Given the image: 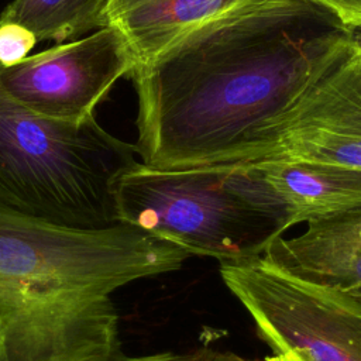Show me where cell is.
I'll return each mask as SVG.
<instances>
[{
    "mask_svg": "<svg viewBox=\"0 0 361 361\" xmlns=\"http://www.w3.org/2000/svg\"><path fill=\"white\" fill-rule=\"evenodd\" d=\"M350 42L351 28L309 0H254L200 25L128 75L141 164L231 165Z\"/></svg>",
    "mask_w": 361,
    "mask_h": 361,
    "instance_id": "obj_1",
    "label": "cell"
},
{
    "mask_svg": "<svg viewBox=\"0 0 361 361\" xmlns=\"http://www.w3.org/2000/svg\"><path fill=\"white\" fill-rule=\"evenodd\" d=\"M190 257L131 224L72 227L0 204V361L121 355L113 292Z\"/></svg>",
    "mask_w": 361,
    "mask_h": 361,
    "instance_id": "obj_2",
    "label": "cell"
},
{
    "mask_svg": "<svg viewBox=\"0 0 361 361\" xmlns=\"http://www.w3.org/2000/svg\"><path fill=\"white\" fill-rule=\"evenodd\" d=\"M113 199L118 223L220 262L262 257L296 224L255 165L161 171L137 161L116 179Z\"/></svg>",
    "mask_w": 361,
    "mask_h": 361,
    "instance_id": "obj_3",
    "label": "cell"
},
{
    "mask_svg": "<svg viewBox=\"0 0 361 361\" xmlns=\"http://www.w3.org/2000/svg\"><path fill=\"white\" fill-rule=\"evenodd\" d=\"M135 147L89 116L58 120L0 96V204L47 221L103 228L117 221L113 186Z\"/></svg>",
    "mask_w": 361,
    "mask_h": 361,
    "instance_id": "obj_4",
    "label": "cell"
},
{
    "mask_svg": "<svg viewBox=\"0 0 361 361\" xmlns=\"http://www.w3.org/2000/svg\"><path fill=\"white\" fill-rule=\"evenodd\" d=\"M220 276L272 355L361 361V302L290 276L264 257L220 262Z\"/></svg>",
    "mask_w": 361,
    "mask_h": 361,
    "instance_id": "obj_5",
    "label": "cell"
},
{
    "mask_svg": "<svg viewBox=\"0 0 361 361\" xmlns=\"http://www.w3.org/2000/svg\"><path fill=\"white\" fill-rule=\"evenodd\" d=\"M134 66L123 37L100 27L18 63H0V96L44 117L83 120Z\"/></svg>",
    "mask_w": 361,
    "mask_h": 361,
    "instance_id": "obj_6",
    "label": "cell"
},
{
    "mask_svg": "<svg viewBox=\"0 0 361 361\" xmlns=\"http://www.w3.org/2000/svg\"><path fill=\"white\" fill-rule=\"evenodd\" d=\"M292 238H275L264 258L279 271L361 302V204L312 219Z\"/></svg>",
    "mask_w": 361,
    "mask_h": 361,
    "instance_id": "obj_7",
    "label": "cell"
},
{
    "mask_svg": "<svg viewBox=\"0 0 361 361\" xmlns=\"http://www.w3.org/2000/svg\"><path fill=\"white\" fill-rule=\"evenodd\" d=\"M251 1L104 0L102 27L123 37L137 66L151 62L200 25Z\"/></svg>",
    "mask_w": 361,
    "mask_h": 361,
    "instance_id": "obj_8",
    "label": "cell"
},
{
    "mask_svg": "<svg viewBox=\"0 0 361 361\" xmlns=\"http://www.w3.org/2000/svg\"><path fill=\"white\" fill-rule=\"evenodd\" d=\"M255 165L289 204L296 224L361 204V169L310 161H269Z\"/></svg>",
    "mask_w": 361,
    "mask_h": 361,
    "instance_id": "obj_9",
    "label": "cell"
},
{
    "mask_svg": "<svg viewBox=\"0 0 361 361\" xmlns=\"http://www.w3.org/2000/svg\"><path fill=\"white\" fill-rule=\"evenodd\" d=\"M269 161H310L361 169V137L316 127L267 130L230 166Z\"/></svg>",
    "mask_w": 361,
    "mask_h": 361,
    "instance_id": "obj_10",
    "label": "cell"
},
{
    "mask_svg": "<svg viewBox=\"0 0 361 361\" xmlns=\"http://www.w3.org/2000/svg\"><path fill=\"white\" fill-rule=\"evenodd\" d=\"M104 0H13L0 13V23L28 28L37 41H73L103 24Z\"/></svg>",
    "mask_w": 361,
    "mask_h": 361,
    "instance_id": "obj_11",
    "label": "cell"
},
{
    "mask_svg": "<svg viewBox=\"0 0 361 361\" xmlns=\"http://www.w3.org/2000/svg\"><path fill=\"white\" fill-rule=\"evenodd\" d=\"M37 42L35 35L28 28L16 23H0V63L21 62Z\"/></svg>",
    "mask_w": 361,
    "mask_h": 361,
    "instance_id": "obj_12",
    "label": "cell"
},
{
    "mask_svg": "<svg viewBox=\"0 0 361 361\" xmlns=\"http://www.w3.org/2000/svg\"><path fill=\"white\" fill-rule=\"evenodd\" d=\"M109 361H258V360H248L234 353L216 351L212 348H197L183 354L159 353V354L140 355V357H128L126 354H121Z\"/></svg>",
    "mask_w": 361,
    "mask_h": 361,
    "instance_id": "obj_13",
    "label": "cell"
},
{
    "mask_svg": "<svg viewBox=\"0 0 361 361\" xmlns=\"http://www.w3.org/2000/svg\"><path fill=\"white\" fill-rule=\"evenodd\" d=\"M333 13L344 25H361V0H309Z\"/></svg>",
    "mask_w": 361,
    "mask_h": 361,
    "instance_id": "obj_14",
    "label": "cell"
},
{
    "mask_svg": "<svg viewBox=\"0 0 361 361\" xmlns=\"http://www.w3.org/2000/svg\"><path fill=\"white\" fill-rule=\"evenodd\" d=\"M268 361H300V360L290 355H271Z\"/></svg>",
    "mask_w": 361,
    "mask_h": 361,
    "instance_id": "obj_15",
    "label": "cell"
},
{
    "mask_svg": "<svg viewBox=\"0 0 361 361\" xmlns=\"http://www.w3.org/2000/svg\"><path fill=\"white\" fill-rule=\"evenodd\" d=\"M351 34H353V39L358 44V47L361 48V25L351 28Z\"/></svg>",
    "mask_w": 361,
    "mask_h": 361,
    "instance_id": "obj_16",
    "label": "cell"
}]
</instances>
